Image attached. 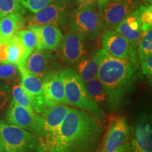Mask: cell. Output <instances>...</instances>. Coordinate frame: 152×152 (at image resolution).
I'll return each instance as SVG.
<instances>
[{
  "instance_id": "cell-1",
  "label": "cell",
  "mask_w": 152,
  "mask_h": 152,
  "mask_svg": "<svg viewBox=\"0 0 152 152\" xmlns=\"http://www.w3.org/2000/svg\"><path fill=\"white\" fill-rule=\"evenodd\" d=\"M97 118L71 109L56 132L37 140V152H95L102 129Z\"/></svg>"
},
{
  "instance_id": "cell-2",
  "label": "cell",
  "mask_w": 152,
  "mask_h": 152,
  "mask_svg": "<svg viewBox=\"0 0 152 152\" xmlns=\"http://www.w3.org/2000/svg\"><path fill=\"white\" fill-rule=\"evenodd\" d=\"M96 54L99 60L97 77L106 90L110 109L115 111L132 90L138 64L111 56L103 49L97 51Z\"/></svg>"
},
{
  "instance_id": "cell-3",
  "label": "cell",
  "mask_w": 152,
  "mask_h": 152,
  "mask_svg": "<svg viewBox=\"0 0 152 152\" xmlns=\"http://www.w3.org/2000/svg\"><path fill=\"white\" fill-rule=\"evenodd\" d=\"M60 75L64 83L65 96L68 105L88 112L98 119L103 118V110L90 97L85 88V83L75 70L71 68H66L61 70Z\"/></svg>"
},
{
  "instance_id": "cell-4",
  "label": "cell",
  "mask_w": 152,
  "mask_h": 152,
  "mask_svg": "<svg viewBox=\"0 0 152 152\" xmlns=\"http://www.w3.org/2000/svg\"><path fill=\"white\" fill-rule=\"evenodd\" d=\"M77 5L74 0H52L46 7L26 19L28 28L52 25L62 31L68 29L70 20Z\"/></svg>"
},
{
  "instance_id": "cell-5",
  "label": "cell",
  "mask_w": 152,
  "mask_h": 152,
  "mask_svg": "<svg viewBox=\"0 0 152 152\" xmlns=\"http://www.w3.org/2000/svg\"><path fill=\"white\" fill-rule=\"evenodd\" d=\"M97 6L91 8H76L72 15L68 32L77 33L93 41L104 30Z\"/></svg>"
},
{
  "instance_id": "cell-6",
  "label": "cell",
  "mask_w": 152,
  "mask_h": 152,
  "mask_svg": "<svg viewBox=\"0 0 152 152\" xmlns=\"http://www.w3.org/2000/svg\"><path fill=\"white\" fill-rule=\"evenodd\" d=\"M0 134L5 152H27L37 149V140L28 130L0 121Z\"/></svg>"
},
{
  "instance_id": "cell-7",
  "label": "cell",
  "mask_w": 152,
  "mask_h": 152,
  "mask_svg": "<svg viewBox=\"0 0 152 152\" xmlns=\"http://www.w3.org/2000/svg\"><path fill=\"white\" fill-rule=\"evenodd\" d=\"M140 6V0H108L97 4L104 29L114 30Z\"/></svg>"
},
{
  "instance_id": "cell-8",
  "label": "cell",
  "mask_w": 152,
  "mask_h": 152,
  "mask_svg": "<svg viewBox=\"0 0 152 152\" xmlns=\"http://www.w3.org/2000/svg\"><path fill=\"white\" fill-rule=\"evenodd\" d=\"M88 39L77 33L67 32L63 36L59 47L61 59L68 66H75L88 56L90 45Z\"/></svg>"
},
{
  "instance_id": "cell-9",
  "label": "cell",
  "mask_w": 152,
  "mask_h": 152,
  "mask_svg": "<svg viewBox=\"0 0 152 152\" xmlns=\"http://www.w3.org/2000/svg\"><path fill=\"white\" fill-rule=\"evenodd\" d=\"M18 68L20 85L29 96L34 112L39 115H42L49 109L44 92L42 80L30 72L24 65L18 66Z\"/></svg>"
},
{
  "instance_id": "cell-10",
  "label": "cell",
  "mask_w": 152,
  "mask_h": 152,
  "mask_svg": "<svg viewBox=\"0 0 152 152\" xmlns=\"http://www.w3.org/2000/svg\"><path fill=\"white\" fill-rule=\"evenodd\" d=\"M102 49L111 56L130 60L138 64L135 48L128 39L114 30H105L102 33Z\"/></svg>"
},
{
  "instance_id": "cell-11",
  "label": "cell",
  "mask_w": 152,
  "mask_h": 152,
  "mask_svg": "<svg viewBox=\"0 0 152 152\" xmlns=\"http://www.w3.org/2000/svg\"><path fill=\"white\" fill-rule=\"evenodd\" d=\"M71 109L66 104H56L47 109L42 115H39L37 128L34 133L37 140L56 132Z\"/></svg>"
},
{
  "instance_id": "cell-12",
  "label": "cell",
  "mask_w": 152,
  "mask_h": 152,
  "mask_svg": "<svg viewBox=\"0 0 152 152\" xmlns=\"http://www.w3.org/2000/svg\"><path fill=\"white\" fill-rule=\"evenodd\" d=\"M23 65L30 72L41 79L49 72L61 68L58 57L53 51L37 49L27 57Z\"/></svg>"
},
{
  "instance_id": "cell-13",
  "label": "cell",
  "mask_w": 152,
  "mask_h": 152,
  "mask_svg": "<svg viewBox=\"0 0 152 152\" xmlns=\"http://www.w3.org/2000/svg\"><path fill=\"white\" fill-rule=\"evenodd\" d=\"M130 128L124 117L114 118L104 137L100 152H113L128 141Z\"/></svg>"
},
{
  "instance_id": "cell-14",
  "label": "cell",
  "mask_w": 152,
  "mask_h": 152,
  "mask_svg": "<svg viewBox=\"0 0 152 152\" xmlns=\"http://www.w3.org/2000/svg\"><path fill=\"white\" fill-rule=\"evenodd\" d=\"M60 72L61 68L53 70L42 79L45 98L49 108L59 104H68Z\"/></svg>"
},
{
  "instance_id": "cell-15",
  "label": "cell",
  "mask_w": 152,
  "mask_h": 152,
  "mask_svg": "<svg viewBox=\"0 0 152 152\" xmlns=\"http://www.w3.org/2000/svg\"><path fill=\"white\" fill-rule=\"evenodd\" d=\"M39 115L30 112L11 101L7 113V121L9 124L16 125L34 134L37 128Z\"/></svg>"
},
{
  "instance_id": "cell-16",
  "label": "cell",
  "mask_w": 152,
  "mask_h": 152,
  "mask_svg": "<svg viewBox=\"0 0 152 152\" xmlns=\"http://www.w3.org/2000/svg\"><path fill=\"white\" fill-rule=\"evenodd\" d=\"M132 152H152L151 119L149 115L138 121L132 138Z\"/></svg>"
},
{
  "instance_id": "cell-17",
  "label": "cell",
  "mask_w": 152,
  "mask_h": 152,
  "mask_svg": "<svg viewBox=\"0 0 152 152\" xmlns=\"http://www.w3.org/2000/svg\"><path fill=\"white\" fill-rule=\"evenodd\" d=\"M29 28H31L37 36V49L57 50L64 36L59 28L52 25L36 26Z\"/></svg>"
},
{
  "instance_id": "cell-18",
  "label": "cell",
  "mask_w": 152,
  "mask_h": 152,
  "mask_svg": "<svg viewBox=\"0 0 152 152\" xmlns=\"http://www.w3.org/2000/svg\"><path fill=\"white\" fill-rule=\"evenodd\" d=\"M26 25L23 14L19 12L11 13L0 18V43L10 40Z\"/></svg>"
},
{
  "instance_id": "cell-19",
  "label": "cell",
  "mask_w": 152,
  "mask_h": 152,
  "mask_svg": "<svg viewBox=\"0 0 152 152\" xmlns=\"http://www.w3.org/2000/svg\"><path fill=\"white\" fill-rule=\"evenodd\" d=\"M74 66L75 71L84 83L97 77L99 60L96 52L85 57Z\"/></svg>"
},
{
  "instance_id": "cell-20",
  "label": "cell",
  "mask_w": 152,
  "mask_h": 152,
  "mask_svg": "<svg viewBox=\"0 0 152 152\" xmlns=\"http://www.w3.org/2000/svg\"><path fill=\"white\" fill-rule=\"evenodd\" d=\"M29 56L21 41L15 35L7 42V61L17 66L23 65Z\"/></svg>"
},
{
  "instance_id": "cell-21",
  "label": "cell",
  "mask_w": 152,
  "mask_h": 152,
  "mask_svg": "<svg viewBox=\"0 0 152 152\" xmlns=\"http://www.w3.org/2000/svg\"><path fill=\"white\" fill-rule=\"evenodd\" d=\"M85 86L90 97L99 106H109V100L106 90L98 77L85 83Z\"/></svg>"
},
{
  "instance_id": "cell-22",
  "label": "cell",
  "mask_w": 152,
  "mask_h": 152,
  "mask_svg": "<svg viewBox=\"0 0 152 152\" xmlns=\"http://www.w3.org/2000/svg\"><path fill=\"white\" fill-rule=\"evenodd\" d=\"M114 30L118 33L120 35L123 36L125 39H128L134 48H136V47L138 45L139 42L144 33L141 30H134L131 29L125 20L120 23L116 27L114 28Z\"/></svg>"
},
{
  "instance_id": "cell-23",
  "label": "cell",
  "mask_w": 152,
  "mask_h": 152,
  "mask_svg": "<svg viewBox=\"0 0 152 152\" xmlns=\"http://www.w3.org/2000/svg\"><path fill=\"white\" fill-rule=\"evenodd\" d=\"M137 54L140 62H143L152 55V29L143 33L138 44Z\"/></svg>"
},
{
  "instance_id": "cell-24",
  "label": "cell",
  "mask_w": 152,
  "mask_h": 152,
  "mask_svg": "<svg viewBox=\"0 0 152 152\" xmlns=\"http://www.w3.org/2000/svg\"><path fill=\"white\" fill-rule=\"evenodd\" d=\"M16 35L21 41L29 55L31 54L32 52L37 49V36L31 28H28V29H23L18 31Z\"/></svg>"
},
{
  "instance_id": "cell-25",
  "label": "cell",
  "mask_w": 152,
  "mask_h": 152,
  "mask_svg": "<svg viewBox=\"0 0 152 152\" xmlns=\"http://www.w3.org/2000/svg\"><path fill=\"white\" fill-rule=\"evenodd\" d=\"M12 96L13 100L18 105L22 106L30 112L35 113L31 105L30 99L28 96V93L24 90L23 87L20 84L16 85L13 87L12 89Z\"/></svg>"
},
{
  "instance_id": "cell-26",
  "label": "cell",
  "mask_w": 152,
  "mask_h": 152,
  "mask_svg": "<svg viewBox=\"0 0 152 152\" xmlns=\"http://www.w3.org/2000/svg\"><path fill=\"white\" fill-rule=\"evenodd\" d=\"M139 18L141 23V30L145 33L152 26V6L140 5L137 8Z\"/></svg>"
},
{
  "instance_id": "cell-27",
  "label": "cell",
  "mask_w": 152,
  "mask_h": 152,
  "mask_svg": "<svg viewBox=\"0 0 152 152\" xmlns=\"http://www.w3.org/2000/svg\"><path fill=\"white\" fill-rule=\"evenodd\" d=\"M14 12L25 14V9L19 0H0V18Z\"/></svg>"
},
{
  "instance_id": "cell-28",
  "label": "cell",
  "mask_w": 152,
  "mask_h": 152,
  "mask_svg": "<svg viewBox=\"0 0 152 152\" xmlns=\"http://www.w3.org/2000/svg\"><path fill=\"white\" fill-rule=\"evenodd\" d=\"M18 73L17 66L8 62L0 63V80L7 81L16 80Z\"/></svg>"
},
{
  "instance_id": "cell-29",
  "label": "cell",
  "mask_w": 152,
  "mask_h": 152,
  "mask_svg": "<svg viewBox=\"0 0 152 152\" xmlns=\"http://www.w3.org/2000/svg\"><path fill=\"white\" fill-rule=\"evenodd\" d=\"M52 0H19L24 9H27L32 14H35L50 3Z\"/></svg>"
},
{
  "instance_id": "cell-30",
  "label": "cell",
  "mask_w": 152,
  "mask_h": 152,
  "mask_svg": "<svg viewBox=\"0 0 152 152\" xmlns=\"http://www.w3.org/2000/svg\"><path fill=\"white\" fill-rule=\"evenodd\" d=\"M142 64V73L148 79L151 80L152 77V55L148 57Z\"/></svg>"
},
{
  "instance_id": "cell-31",
  "label": "cell",
  "mask_w": 152,
  "mask_h": 152,
  "mask_svg": "<svg viewBox=\"0 0 152 152\" xmlns=\"http://www.w3.org/2000/svg\"><path fill=\"white\" fill-rule=\"evenodd\" d=\"M77 8H91L97 6L96 0H74Z\"/></svg>"
},
{
  "instance_id": "cell-32",
  "label": "cell",
  "mask_w": 152,
  "mask_h": 152,
  "mask_svg": "<svg viewBox=\"0 0 152 152\" xmlns=\"http://www.w3.org/2000/svg\"><path fill=\"white\" fill-rule=\"evenodd\" d=\"M7 61V42L0 44V63Z\"/></svg>"
},
{
  "instance_id": "cell-33",
  "label": "cell",
  "mask_w": 152,
  "mask_h": 152,
  "mask_svg": "<svg viewBox=\"0 0 152 152\" xmlns=\"http://www.w3.org/2000/svg\"><path fill=\"white\" fill-rule=\"evenodd\" d=\"M113 152H132L131 142L128 141L126 142L125 144H123L122 146H121L118 149H117Z\"/></svg>"
},
{
  "instance_id": "cell-34",
  "label": "cell",
  "mask_w": 152,
  "mask_h": 152,
  "mask_svg": "<svg viewBox=\"0 0 152 152\" xmlns=\"http://www.w3.org/2000/svg\"><path fill=\"white\" fill-rule=\"evenodd\" d=\"M0 152H5L4 147V143L1 139V134H0Z\"/></svg>"
},
{
  "instance_id": "cell-35",
  "label": "cell",
  "mask_w": 152,
  "mask_h": 152,
  "mask_svg": "<svg viewBox=\"0 0 152 152\" xmlns=\"http://www.w3.org/2000/svg\"><path fill=\"white\" fill-rule=\"evenodd\" d=\"M106 1H108V0H96V2H97V4H102Z\"/></svg>"
},
{
  "instance_id": "cell-36",
  "label": "cell",
  "mask_w": 152,
  "mask_h": 152,
  "mask_svg": "<svg viewBox=\"0 0 152 152\" xmlns=\"http://www.w3.org/2000/svg\"><path fill=\"white\" fill-rule=\"evenodd\" d=\"M147 2V5H151V2H152V0H146Z\"/></svg>"
},
{
  "instance_id": "cell-37",
  "label": "cell",
  "mask_w": 152,
  "mask_h": 152,
  "mask_svg": "<svg viewBox=\"0 0 152 152\" xmlns=\"http://www.w3.org/2000/svg\"><path fill=\"white\" fill-rule=\"evenodd\" d=\"M95 152H100V149H99H99H97V150H96V151H95Z\"/></svg>"
},
{
  "instance_id": "cell-38",
  "label": "cell",
  "mask_w": 152,
  "mask_h": 152,
  "mask_svg": "<svg viewBox=\"0 0 152 152\" xmlns=\"http://www.w3.org/2000/svg\"><path fill=\"white\" fill-rule=\"evenodd\" d=\"M0 44H1V43H0Z\"/></svg>"
}]
</instances>
